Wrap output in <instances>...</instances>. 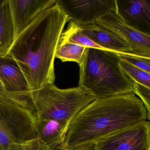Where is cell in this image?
Wrapping results in <instances>:
<instances>
[{"mask_svg": "<svg viewBox=\"0 0 150 150\" xmlns=\"http://www.w3.org/2000/svg\"><path fill=\"white\" fill-rule=\"evenodd\" d=\"M114 12L129 27L150 36V0H115Z\"/></svg>", "mask_w": 150, "mask_h": 150, "instance_id": "obj_9", "label": "cell"}, {"mask_svg": "<svg viewBox=\"0 0 150 150\" xmlns=\"http://www.w3.org/2000/svg\"><path fill=\"white\" fill-rule=\"evenodd\" d=\"M14 40L8 0H0V56L8 52Z\"/></svg>", "mask_w": 150, "mask_h": 150, "instance_id": "obj_14", "label": "cell"}, {"mask_svg": "<svg viewBox=\"0 0 150 150\" xmlns=\"http://www.w3.org/2000/svg\"><path fill=\"white\" fill-rule=\"evenodd\" d=\"M7 150H52L39 138L24 143H13Z\"/></svg>", "mask_w": 150, "mask_h": 150, "instance_id": "obj_19", "label": "cell"}, {"mask_svg": "<svg viewBox=\"0 0 150 150\" xmlns=\"http://www.w3.org/2000/svg\"><path fill=\"white\" fill-rule=\"evenodd\" d=\"M146 119V109L133 93L97 99L72 120L63 145L71 148L94 144L114 132Z\"/></svg>", "mask_w": 150, "mask_h": 150, "instance_id": "obj_2", "label": "cell"}, {"mask_svg": "<svg viewBox=\"0 0 150 150\" xmlns=\"http://www.w3.org/2000/svg\"><path fill=\"white\" fill-rule=\"evenodd\" d=\"M6 90H5V87L3 83L1 82V81L0 80V94L4 93H6Z\"/></svg>", "mask_w": 150, "mask_h": 150, "instance_id": "obj_22", "label": "cell"}, {"mask_svg": "<svg viewBox=\"0 0 150 150\" xmlns=\"http://www.w3.org/2000/svg\"><path fill=\"white\" fill-rule=\"evenodd\" d=\"M94 150H150L149 121L114 132L94 144Z\"/></svg>", "mask_w": 150, "mask_h": 150, "instance_id": "obj_6", "label": "cell"}, {"mask_svg": "<svg viewBox=\"0 0 150 150\" xmlns=\"http://www.w3.org/2000/svg\"><path fill=\"white\" fill-rule=\"evenodd\" d=\"M30 94L38 118L56 120L68 128L77 114L96 100L81 87L60 89L54 84L30 91Z\"/></svg>", "mask_w": 150, "mask_h": 150, "instance_id": "obj_5", "label": "cell"}, {"mask_svg": "<svg viewBox=\"0 0 150 150\" xmlns=\"http://www.w3.org/2000/svg\"><path fill=\"white\" fill-rule=\"evenodd\" d=\"M0 80L6 92L30 91L28 81L17 62L7 54L0 56Z\"/></svg>", "mask_w": 150, "mask_h": 150, "instance_id": "obj_12", "label": "cell"}, {"mask_svg": "<svg viewBox=\"0 0 150 150\" xmlns=\"http://www.w3.org/2000/svg\"><path fill=\"white\" fill-rule=\"evenodd\" d=\"M119 65L125 74L133 82L150 88V74L121 59Z\"/></svg>", "mask_w": 150, "mask_h": 150, "instance_id": "obj_17", "label": "cell"}, {"mask_svg": "<svg viewBox=\"0 0 150 150\" xmlns=\"http://www.w3.org/2000/svg\"><path fill=\"white\" fill-rule=\"evenodd\" d=\"M59 42L71 43L88 48L108 50L96 44L84 35L81 31L80 25L73 21L70 22L66 30L63 31Z\"/></svg>", "mask_w": 150, "mask_h": 150, "instance_id": "obj_15", "label": "cell"}, {"mask_svg": "<svg viewBox=\"0 0 150 150\" xmlns=\"http://www.w3.org/2000/svg\"><path fill=\"white\" fill-rule=\"evenodd\" d=\"M86 47L70 42H58L55 58L62 62H75L79 64Z\"/></svg>", "mask_w": 150, "mask_h": 150, "instance_id": "obj_16", "label": "cell"}, {"mask_svg": "<svg viewBox=\"0 0 150 150\" xmlns=\"http://www.w3.org/2000/svg\"><path fill=\"white\" fill-rule=\"evenodd\" d=\"M52 150H94V144L84 145L71 148H66L63 145H60L52 148Z\"/></svg>", "mask_w": 150, "mask_h": 150, "instance_id": "obj_21", "label": "cell"}, {"mask_svg": "<svg viewBox=\"0 0 150 150\" xmlns=\"http://www.w3.org/2000/svg\"><path fill=\"white\" fill-rule=\"evenodd\" d=\"M133 93L139 97L146 109L147 119H149L150 114V88L133 81Z\"/></svg>", "mask_w": 150, "mask_h": 150, "instance_id": "obj_20", "label": "cell"}, {"mask_svg": "<svg viewBox=\"0 0 150 150\" xmlns=\"http://www.w3.org/2000/svg\"><path fill=\"white\" fill-rule=\"evenodd\" d=\"M119 54L86 47L80 68L79 86L97 99L133 93V81L119 65Z\"/></svg>", "mask_w": 150, "mask_h": 150, "instance_id": "obj_3", "label": "cell"}, {"mask_svg": "<svg viewBox=\"0 0 150 150\" xmlns=\"http://www.w3.org/2000/svg\"><path fill=\"white\" fill-rule=\"evenodd\" d=\"M57 0H8L14 40L42 12L52 6Z\"/></svg>", "mask_w": 150, "mask_h": 150, "instance_id": "obj_10", "label": "cell"}, {"mask_svg": "<svg viewBox=\"0 0 150 150\" xmlns=\"http://www.w3.org/2000/svg\"><path fill=\"white\" fill-rule=\"evenodd\" d=\"M95 22L117 34L129 45L133 54L150 57V36L129 27L115 12L103 14Z\"/></svg>", "mask_w": 150, "mask_h": 150, "instance_id": "obj_7", "label": "cell"}, {"mask_svg": "<svg viewBox=\"0 0 150 150\" xmlns=\"http://www.w3.org/2000/svg\"><path fill=\"white\" fill-rule=\"evenodd\" d=\"M122 60L150 74V57L139 56L133 53L119 54Z\"/></svg>", "mask_w": 150, "mask_h": 150, "instance_id": "obj_18", "label": "cell"}, {"mask_svg": "<svg viewBox=\"0 0 150 150\" xmlns=\"http://www.w3.org/2000/svg\"><path fill=\"white\" fill-rule=\"evenodd\" d=\"M38 138L51 148L63 145L68 127L50 119L38 118Z\"/></svg>", "mask_w": 150, "mask_h": 150, "instance_id": "obj_13", "label": "cell"}, {"mask_svg": "<svg viewBox=\"0 0 150 150\" xmlns=\"http://www.w3.org/2000/svg\"><path fill=\"white\" fill-rule=\"evenodd\" d=\"M82 33L99 46L118 54L132 53L129 45L112 30L94 22L81 26Z\"/></svg>", "mask_w": 150, "mask_h": 150, "instance_id": "obj_11", "label": "cell"}, {"mask_svg": "<svg viewBox=\"0 0 150 150\" xmlns=\"http://www.w3.org/2000/svg\"><path fill=\"white\" fill-rule=\"evenodd\" d=\"M70 20L80 26L95 21L115 10V0H58Z\"/></svg>", "mask_w": 150, "mask_h": 150, "instance_id": "obj_8", "label": "cell"}, {"mask_svg": "<svg viewBox=\"0 0 150 150\" xmlns=\"http://www.w3.org/2000/svg\"><path fill=\"white\" fill-rule=\"evenodd\" d=\"M70 21L57 0L55 5L39 14L14 40L6 55L17 62L30 91L54 84L56 49L65 25Z\"/></svg>", "mask_w": 150, "mask_h": 150, "instance_id": "obj_1", "label": "cell"}, {"mask_svg": "<svg viewBox=\"0 0 150 150\" xmlns=\"http://www.w3.org/2000/svg\"><path fill=\"white\" fill-rule=\"evenodd\" d=\"M38 136V116L30 91L0 94V150Z\"/></svg>", "mask_w": 150, "mask_h": 150, "instance_id": "obj_4", "label": "cell"}]
</instances>
